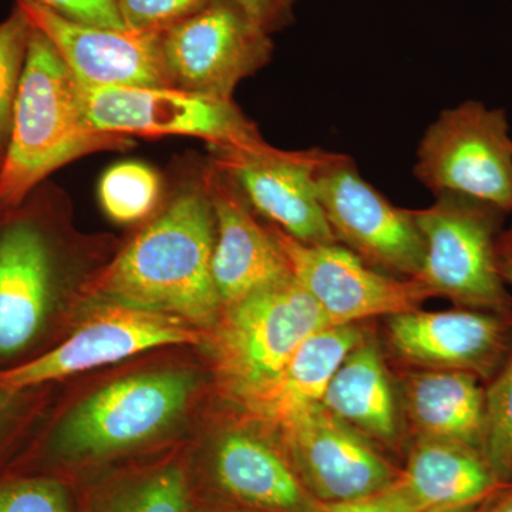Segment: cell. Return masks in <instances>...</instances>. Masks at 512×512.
I'll list each match as a JSON object with an SVG mask.
<instances>
[{
	"label": "cell",
	"mask_w": 512,
	"mask_h": 512,
	"mask_svg": "<svg viewBox=\"0 0 512 512\" xmlns=\"http://www.w3.org/2000/svg\"><path fill=\"white\" fill-rule=\"evenodd\" d=\"M215 215L205 185L178 195L92 282L97 298L212 325L222 302L212 278Z\"/></svg>",
	"instance_id": "1"
},
{
	"label": "cell",
	"mask_w": 512,
	"mask_h": 512,
	"mask_svg": "<svg viewBox=\"0 0 512 512\" xmlns=\"http://www.w3.org/2000/svg\"><path fill=\"white\" fill-rule=\"evenodd\" d=\"M130 146V137L103 133L87 121L72 72L49 37L33 26L0 165V212L18 208L63 165Z\"/></svg>",
	"instance_id": "2"
},
{
	"label": "cell",
	"mask_w": 512,
	"mask_h": 512,
	"mask_svg": "<svg viewBox=\"0 0 512 512\" xmlns=\"http://www.w3.org/2000/svg\"><path fill=\"white\" fill-rule=\"evenodd\" d=\"M413 214L426 245L416 281L468 309L510 315L512 296L497 261L507 212L466 195L440 194Z\"/></svg>",
	"instance_id": "3"
},
{
	"label": "cell",
	"mask_w": 512,
	"mask_h": 512,
	"mask_svg": "<svg viewBox=\"0 0 512 512\" xmlns=\"http://www.w3.org/2000/svg\"><path fill=\"white\" fill-rule=\"evenodd\" d=\"M220 318L215 365L242 402L274 382L309 336L332 326L293 276L225 306Z\"/></svg>",
	"instance_id": "4"
},
{
	"label": "cell",
	"mask_w": 512,
	"mask_h": 512,
	"mask_svg": "<svg viewBox=\"0 0 512 512\" xmlns=\"http://www.w3.org/2000/svg\"><path fill=\"white\" fill-rule=\"evenodd\" d=\"M84 116L96 130L120 136H187L215 153L271 151L254 121L232 99L171 87L84 86L76 82Z\"/></svg>",
	"instance_id": "5"
},
{
	"label": "cell",
	"mask_w": 512,
	"mask_h": 512,
	"mask_svg": "<svg viewBox=\"0 0 512 512\" xmlns=\"http://www.w3.org/2000/svg\"><path fill=\"white\" fill-rule=\"evenodd\" d=\"M414 177L434 195L460 194L512 212L507 113L467 100L441 111L417 148Z\"/></svg>",
	"instance_id": "6"
},
{
	"label": "cell",
	"mask_w": 512,
	"mask_h": 512,
	"mask_svg": "<svg viewBox=\"0 0 512 512\" xmlns=\"http://www.w3.org/2000/svg\"><path fill=\"white\" fill-rule=\"evenodd\" d=\"M318 197L336 241L387 275L416 279L426 245L413 211L396 207L367 183L353 158L328 153L319 167Z\"/></svg>",
	"instance_id": "7"
},
{
	"label": "cell",
	"mask_w": 512,
	"mask_h": 512,
	"mask_svg": "<svg viewBox=\"0 0 512 512\" xmlns=\"http://www.w3.org/2000/svg\"><path fill=\"white\" fill-rule=\"evenodd\" d=\"M272 55V36L235 0H217L163 33L168 86L184 92L232 99Z\"/></svg>",
	"instance_id": "8"
},
{
	"label": "cell",
	"mask_w": 512,
	"mask_h": 512,
	"mask_svg": "<svg viewBox=\"0 0 512 512\" xmlns=\"http://www.w3.org/2000/svg\"><path fill=\"white\" fill-rule=\"evenodd\" d=\"M195 376L164 370L127 377L80 403L64 421L59 444L70 456H103L137 446L183 412Z\"/></svg>",
	"instance_id": "9"
},
{
	"label": "cell",
	"mask_w": 512,
	"mask_h": 512,
	"mask_svg": "<svg viewBox=\"0 0 512 512\" xmlns=\"http://www.w3.org/2000/svg\"><path fill=\"white\" fill-rule=\"evenodd\" d=\"M292 276L325 313L329 325L412 312L434 293L416 279L387 275L339 244H303L272 227Z\"/></svg>",
	"instance_id": "10"
},
{
	"label": "cell",
	"mask_w": 512,
	"mask_h": 512,
	"mask_svg": "<svg viewBox=\"0 0 512 512\" xmlns=\"http://www.w3.org/2000/svg\"><path fill=\"white\" fill-rule=\"evenodd\" d=\"M197 342V333L181 320L113 305L46 355L0 373V386L15 392L113 365L147 350Z\"/></svg>",
	"instance_id": "11"
},
{
	"label": "cell",
	"mask_w": 512,
	"mask_h": 512,
	"mask_svg": "<svg viewBox=\"0 0 512 512\" xmlns=\"http://www.w3.org/2000/svg\"><path fill=\"white\" fill-rule=\"evenodd\" d=\"M329 151L312 148L268 153H215L252 210L303 244H338L318 197L316 177Z\"/></svg>",
	"instance_id": "12"
},
{
	"label": "cell",
	"mask_w": 512,
	"mask_h": 512,
	"mask_svg": "<svg viewBox=\"0 0 512 512\" xmlns=\"http://www.w3.org/2000/svg\"><path fill=\"white\" fill-rule=\"evenodd\" d=\"M30 23L49 37L74 80L84 86L170 87L164 32L99 28L74 22L33 0H18Z\"/></svg>",
	"instance_id": "13"
},
{
	"label": "cell",
	"mask_w": 512,
	"mask_h": 512,
	"mask_svg": "<svg viewBox=\"0 0 512 512\" xmlns=\"http://www.w3.org/2000/svg\"><path fill=\"white\" fill-rule=\"evenodd\" d=\"M299 470L322 500L333 504L380 493L393 470L362 433L313 404L282 426Z\"/></svg>",
	"instance_id": "14"
},
{
	"label": "cell",
	"mask_w": 512,
	"mask_h": 512,
	"mask_svg": "<svg viewBox=\"0 0 512 512\" xmlns=\"http://www.w3.org/2000/svg\"><path fill=\"white\" fill-rule=\"evenodd\" d=\"M503 313L412 312L389 316V339L400 356L430 370L495 375L510 352L511 323Z\"/></svg>",
	"instance_id": "15"
},
{
	"label": "cell",
	"mask_w": 512,
	"mask_h": 512,
	"mask_svg": "<svg viewBox=\"0 0 512 512\" xmlns=\"http://www.w3.org/2000/svg\"><path fill=\"white\" fill-rule=\"evenodd\" d=\"M215 215L212 278L222 306L292 278L274 231L259 224L234 181L212 165L204 177Z\"/></svg>",
	"instance_id": "16"
},
{
	"label": "cell",
	"mask_w": 512,
	"mask_h": 512,
	"mask_svg": "<svg viewBox=\"0 0 512 512\" xmlns=\"http://www.w3.org/2000/svg\"><path fill=\"white\" fill-rule=\"evenodd\" d=\"M53 286L49 242L35 222L0 231V356L25 349L42 328Z\"/></svg>",
	"instance_id": "17"
},
{
	"label": "cell",
	"mask_w": 512,
	"mask_h": 512,
	"mask_svg": "<svg viewBox=\"0 0 512 512\" xmlns=\"http://www.w3.org/2000/svg\"><path fill=\"white\" fill-rule=\"evenodd\" d=\"M399 481L421 512L474 510L507 487L483 451L424 439Z\"/></svg>",
	"instance_id": "18"
},
{
	"label": "cell",
	"mask_w": 512,
	"mask_h": 512,
	"mask_svg": "<svg viewBox=\"0 0 512 512\" xmlns=\"http://www.w3.org/2000/svg\"><path fill=\"white\" fill-rule=\"evenodd\" d=\"M365 335L355 325H336L309 336L274 382L245 400L249 412L276 424L322 402L330 380Z\"/></svg>",
	"instance_id": "19"
},
{
	"label": "cell",
	"mask_w": 512,
	"mask_h": 512,
	"mask_svg": "<svg viewBox=\"0 0 512 512\" xmlns=\"http://www.w3.org/2000/svg\"><path fill=\"white\" fill-rule=\"evenodd\" d=\"M406 400L421 439L484 453L485 390L480 377L460 370H426L410 377Z\"/></svg>",
	"instance_id": "20"
},
{
	"label": "cell",
	"mask_w": 512,
	"mask_h": 512,
	"mask_svg": "<svg viewBox=\"0 0 512 512\" xmlns=\"http://www.w3.org/2000/svg\"><path fill=\"white\" fill-rule=\"evenodd\" d=\"M215 473L225 491L254 507L309 512L311 504L288 464L264 441L229 434L218 446Z\"/></svg>",
	"instance_id": "21"
},
{
	"label": "cell",
	"mask_w": 512,
	"mask_h": 512,
	"mask_svg": "<svg viewBox=\"0 0 512 512\" xmlns=\"http://www.w3.org/2000/svg\"><path fill=\"white\" fill-rule=\"evenodd\" d=\"M323 407L353 429L373 439L396 436V407L380 350L363 339L330 380Z\"/></svg>",
	"instance_id": "22"
},
{
	"label": "cell",
	"mask_w": 512,
	"mask_h": 512,
	"mask_svg": "<svg viewBox=\"0 0 512 512\" xmlns=\"http://www.w3.org/2000/svg\"><path fill=\"white\" fill-rule=\"evenodd\" d=\"M160 187V177L146 164L126 161L113 165L101 177V207L120 224L143 220L156 207Z\"/></svg>",
	"instance_id": "23"
},
{
	"label": "cell",
	"mask_w": 512,
	"mask_h": 512,
	"mask_svg": "<svg viewBox=\"0 0 512 512\" xmlns=\"http://www.w3.org/2000/svg\"><path fill=\"white\" fill-rule=\"evenodd\" d=\"M32 29V23L19 6L0 25V165L8 151L13 110Z\"/></svg>",
	"instance_id": "24"
},
{
	"label": "cell",
	"mask_w": 512,
	"mask_h": 512,
	"mask_svg": "<svg viewBox=\"0 0 512 512\" xmlns=\"http://www.w3.org/2000/svg\"><path fill=\"white\" fill-rule=\"evenodd\" d=\"M484 456L501 481L512 480V352L485 390Z\"/></svg>",
	"instance_id": "25"
},
{
	"label": "cell",
	"mask_w": 512,
	"mask_h": 512,
	"mask_svg": "<svg viewBox=\"0 0 512 512\" xmlns=\"http://www.w3.org/2000/svg\"><path fill=\"white\" fill-rule=\"evenodd\" d=\"M103 512H188V484L184 471L167 467L111 498Z\"/></svg>",
	"instance_id": "26"
},
{
	"label": "cell",
	"mask_w": 512,
	"mask_h": 512,
	"mask_svg": "<svg viewBox=\"0 0 512 512\" xmlns=\"http://www.w3.org/2000/svg\"><path fill=\"white\" fill-rule=\"evenodd\" d=\"M124 28L165 32L217 0H116Z\"/></svg>",
	"instance_id": "27"
},
{
	"label": "cell",
	"mask_w": 512,
	"mask_h": 512,
	"mask_svg": "<svg viewBox=\"0 0 512 512\" xmlns=\"http://www.w3.org/2000/svg\"><path fill=\"white\" fill-rule=\"evenodd\" d=\"M0 512H72V507L59 481L25 478L0 487Z\"/></svg>",
	"instance_id": "28"
},
{
	"label": "cell",
	"mask_w": 512,
	"mask_h": 512,
	"mask_svg": "<svg viewBox=\"0 0 512 512\" xmlns=\"http://www.w3.org/2000/svg\"><path fill=\"white\" fill-rule=\"evenodd\" d=\"M64 18L99 28L126 30L116 0H33Z\"/></svg>",
	"instance_id": "29"
},
{
	"label": "cell",
	"mask_w": 512,
	"mask_h": 512,
	"mask_svg": "<svg viewBox=\"0 0 512 512\" xmlns=\"http://www.w3.org/2000/svg\"><path fill=\"white\" fill-rule=\"evenodd\" d=\"M328 512H421L400 481L380 493L333 505Z\"/></svg>",
	"instance_id": "30"
},
{
	"label": "cell",
	"mask_w": 512,
	"mask_h": 512,
	"mask_svg": "<svg viewBox=\"0 0 512 512\" xmlns=\"http://www.w3.org/2000/svg\"><path fill=\"white\" fill-rule=\"evenodd\" d=\"M268 35L281 32L295 20L298 0H235Z\"/></svg>",
	"instance_id": "31"
},
{
	"label": "cell",
	"mask_w": 512,
	"mask_h": 512,
	"mask_svg": "<svg viewBox=\"0 0 512 512\" xmlns=\"http://www.w3.org/2000/svg\"><path fill=\"white\" fill-rule=\"evenodd\" d=\"M497 261L505 284L512 285V227L501 234L497 247Z\"/></svg>",
	"instance_id": "32"
},
{
	"label": "cell",
	"mask_w": 512,
	"mask_h": 512,
	"mask_svg": "<svg viewBox=\"0 0 512 512\" xmlns=\"http://www.w3.org/2000/svg\"><path fill=\"white\" fill-rule=\"evenodd\" d=\"M484 512H512V488L510 491H505L503 497Z\"/></svg>",
	"instance_id": "33"
},
{
	"label": "cell",
	"mask_w": 512,
	"mask_h": 512,
	"mask_svg": "<svg viewBox=\"0 0 512 512\" xmlns=\"http://www.w3.org/2000/svg\"><path fill=\"white\" fill-rule=\"evenodd\" d=\"M12 393L13 392H10L6 387L0 386V410L6 406V403H8L9 397L12 396Z\"/></svg>",
	"instance_id": "34"
},
{
	"label": "cell",
	"mask_w": 512,
	"mask_h": 512,
	"mask_svg": "<svg viewBox=\"0 0 512 512\" xmlns=\"http://www.w3.org/2000/svg\"><path fill=\"white\" fill-rule=\"evenodd\" d=\"M456 512H483V510H476V508H474V510L456 511Z\"/></svg>",
	"instance_id": "35"
},
{
	"label": "cell",
	"mask_w": 512,
	"mask_h": 512,
	"mask_svg": "<svg viewBox=\"0 0 512 512\" xmlns=\"http://www.w3.org/2000/svg\"><path fill=\"white\" fill-rule=\"evenodd\" d=\"M483 512H484V510H483Z\"/></svg>",
	"instance_id": "36"
}]
</instances>
